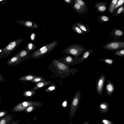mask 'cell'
Masks as SVG:
<instances>
[{
	"label": "cell",
	"mask_w": 124,
	"mask_h": 124,
	"mask_svg": "<svg viewBox=\"0 0 124 124\" xmlns=\"http://www.w3.org/2000/svg\"><path fill=\"white\" fill-rule=\"evenodd\" d=\"M47 69L57 77L62 79L69 77L70 74L73 75L78 71L77 69L70 68L56 58L47 66Z\"/></svg>",
	"instance_id": "1"
},
{
	"label": "cell",
	"mask_w": 124,
	"mask_h": 124,
	"mask_svg": "<svg viewBox=\"0 0 124 124\" xmlns=\"http://www.w3.org/2000/svg\"><path fill=\"white\" fill-rule=\"evenodd\" d=\"M22 39H18L10 43L3 48L0 49V59L6 58L16 49L23 41Z\"/></svg>",
	"instance_id": "2"
},
{
	"label": "cell",
	"mask_w": 124,
	"mask_h": 124,
	"mask_svg": "<svg viewBox=\"0 0 124 124\" xmlns=\"http://www.w3.org/2000/svg\"><path fill=\"white\" fill-rule=\"evenodd\" d=\"M84 47L79 44H75L71 45L66 48L62 52V53L72 55L74 57L79 56L83 54L86 51Z\"/></svg>",
	"instance_id": "3"
},
{
	"label": "cell",
	"mask_w": 124,
	"mask_h": 124,
	"mask_svg": "<svg viewBox=\"0 0 124 124\" xmlns=\"http://www.w3.org/2000/svg\"><path fill=\"white\" fill-rule=\"evenodd\" d=\"M43 105V103L38 101H25L14 106L11 111L15 112H21L24 111L25 109L31 106H35L39 108Z\"/></svg>",
	"instance_id": "4"
},
{
	"label": "cell",
	"mask_w": 124,
	"mask_h": 124,
	"mask_svg": "<svg viewBox=\"0 0 124 124\" xmlns=\"http://www.w3.org/2000/svg\"><path fill=\"white\" fill-rule=\"evenodd\" d=\"M81 97V92L78 91L74 95L71 105L69 119L71 120L74 116L79 105Z\"/></svg>",
	"instance_id": "5"
},
{
	"label": "cell",
	"mask_w": 124,
	"mask_h": 124,
	"mask_svg": "<svg viewBox=\"0 0 124 124\" xmlns=\"http://www.w3.org/2000/svg\"><path fill=\"white\" fill-rule=\"evenodd\" d=\"M58 42V41L54 40L50 42L49 45L46 48L36 53L31 54V57L37 59L42 57L53 50L57 45Z\"/></svg>",
	"instance_id": "6"
},
{
	"label": "cell",
	"mask_w": 124,
	"mask_h": 124,
	"mask_svg": "<svg viewBox=\"0 0 124 124\" xmlns=\"http://www.w3.org/2000/svg\"><path fill=\"white\" fill-rule=\"evenodd\" d=\"M103 48L107 50L113 51L123 48L124 42L119 41L108 42L103 46Z\"/></svg>",
	"instance_id": "7"
},
{
	"label": "cell",
	"mask_w": 124,
	"mask_h": 124,
	"mask_svg": "<svg viewBox=\"0 0 124 124\" xmlns=\"http://www.w3.org/2000/svg\"><path fill=\"white\" fill-rule=\"evenodd\" d=\"M79 58V57H73L71 56L67 55L63 56L61 58L57 59L58 61L69 66L77 64Z\"/></svg>",
	"instance_id": "8"
},
{
	"label": "cell",
	"mask_w": 124,
	"mask_h": 124,
	"mask_svg": "<svg viewBox=\"0 0 124 124\" xmlns=\"http://www.w3.org/2000/svg\"><path fill=\"white\" fill-rule=\"evenodd\" d=\"M105 79L104 74L99 77L96 81V90L98 94L101 95L102 93Z\"/></svg>",
	"instance_id": "9"
},
{
	"label": "cell",
	"mask_w": 124,
	"mask_h": 124,
	"mask_svg": "<svg viewBox=\"0 0 124 124\" xmlns=\"http://www.w3.org/2000/svg\"><path fill=\"white\" fill-rule=\"evenodd\" d=\"M15 22L21 25L30 28H36L38 27L36 23L31 21L20 20L16 21Z\"/></svg>",
	"instance_id": "10"
},
{
	"label": "cell",
	"mask_w": 124,
	"mask_h": 124,
	"mask_svg": "<svg viewBox=\"0 0 124 124\" xmlns=\"http://www.w3.org/2000/svg\"><path fill=\"white\" fill-rule=\"evenodd\" d=\"M21 62V58L16 54L8 60L7 64L8 66L13 67L18 65Z\"/></svg>",
	"instance_id": "11"
},
{
	"label": "cell",
	"mask_w": 124,
	"mask_h": 124,
	"mask_svg": "<svg viewBox=\"0 0 124 124\" xmlns=\"http://www.w3.org/2000/svg\"><path fill=\"white\" fill-rule=\"evenodd\" d=\"M105 89L106 93L108 96H110L115 93V85L111 81L108 80L106 85Z\"/></svg>",
	"instance_id": "12"
},
{
	"label": "cell",
	"mask_w": 124,
	"mask_h": 124,
	"mask_svg": "<svg viewBox=\"0 0 124 124\" xmlns=\"http://www.w3.org/2000/svg\"><path fill=\"white\" fill-rule=\"evenodd\" d=\"M72 8L75 11L80 14H85L88 11L87 7H83L77 3H74Z\"/></svg>",
	"instance_id": "13"
},
{
	"label": "cell",
	"mask_w": 124,
	"mask_h": 124,
	"mask_svg": "<svg viewBox=\"0 0 124 124\" xmlns=\"http://www.w3.org/2000/svg\"><path fill=\"white\" fill-rule=\"evenodd\" d=\"M107 2L97 3L95 5V10L98 12L104 13L107 9Z\"/></svg>",
	"instance_id": "14"
},
{
	"label": "cell",
	"mask_w": 124,
	"mask_h": 124,
	"mask_svg": "<svg viewBox=\"0 0 124 124\" xmlns=\"http://www.w3.org/2000/svg\"><path fill=\"white\" fill-rule=\"evenodd\" d=\"M13 118L14 116L12 114L6 115L0 119V124H11Z\"/></svg>",
	"instance_id": "15"
},
{
	"label": "cell",
	"mask_w": 124,
	"mask_h": 124,
	"mask_svg": "<svg viewBox=\"0 0 124 124\" xmlns=\"http://www.w3.org/2000/svg\"><path fill=\"white\" fill-rule=\"evenodd\" d=\"M30 53L25 49H22L17 54L21 58L22 62L31 58V56Z\"/></svg>",
	"instance_id": "16"
},
{
	"label": "cell",
	"mask_w": 124,
	"mask_h": 124,
	"mask_svg": "<svg viewBox=\"0 0 124 124\" xmlns=\"http://www.w3.org/2000/svg\"><path fill=\"white\" fill-rule=\"evenodd\" d=\"M93 50L92 49L86 51L83 54L82 56L79 58L77 64L80 63L88 58L93 52Z\"/></svg>",
	"instance_id": "17"
},
{
	"label": "cell",
	"mask_w": 124,
	"mask_h": 124,
	"mask_svg": "<svg viewBox=\"0 0 124 124\" xmlns=\"http://www.w3.org/2000/svg\"><path fill=\"white\" fill-rule=\"evenodd\" d=\"M99 107L101 113H106L108 111L109 103L107 102H101L99 104Z\"/></svg>",
	"instance_id": "18"
},
{
	"label": "cell",
	"mask_w": 124,
	"mask_h": 124,
	"mask_svg": "<svg viewBox=\"0 0 124 124\" xmlns=\"http://www.w3.org/2000/svg\"><path fill=\"white\" fill-rule=\"evenodd\" d=\"M52 82V81H45L39 82L35 84V86L31 90L35 91L41 88L46 85L50 84Z\"/></svg>",
	"instance_id": "19"
},
{
	"label": "cell",
	"mask_w": 124,
	"mask_h": 124,
	"mask_svg": "<svg viewBox=\"0 0 124 124\" xmlns=\"http://www.w3.org/2000/svg\"><path fill=\"white\" fill-rule=\"evenodd\" d=\"M37 76L34 74H29L19 78L18 80L21 81L31 82Z\"/></svg>",
	"instance_id": "20"
},
{
	"label": "cell",
	"mask_w": 124,
	"mask_h": 124,
	"mask_svg": "<svg viewBox=\"0 0 124 124\" xmlns=\"http://www.w3.org/2000/svg\"><path fill=\"white\" fill-rule=\"evenodd\" d=\"M75 24L85 33H87L90 32L89 27L86 24H83L80 22H76Z\"/></svg>",
	"instance_id": "21"
},
{
	"label": "cell",
	"mask_w": 124,
	"mask_h": 124,
	"mask_svg": "<svg viewBox=\"0 0 124 124\" xmlns=\"http://www.w3.org/2000/svg\"><path fill=\"white\" fill-rule=\"evenodd\" d=\"M111 35L113 37H119L122 36L124 34V32L121 30L115 28L111 31Z\"/></svg>",
	"instance_id": "22"
},
{
	"label": "cell",
	"mask_w": 124,
	"mask_h": 124,
	"mask_svg": "<svg viewBox=\"0 0 124 124\" xmlns=\"http://www.w3.org/2000/svg\"><path fill=\"white\" fill-rule=\"evenodd\" d=\"M117 1L118 0H112L110 1L108 9V11L110 14L113 13L115 6Z\"/></svg>",
	"instance_id": "23"
},
{
	"label": "cell",
	"mask_w": 124,
	"mask_h": 124,
	"mask_svg": "<svg viewBox=\"0 0 124 124\" xmlns=\"http://www.w3.org/2000/svg\"><path fill=\"white\" fill-rule=\"evenodd\" d=\"M98 18L99 22L102 23L109 22L110 20V17L105 15L98 16Z\"/></svg>",
	"instance_id": "24"
},
{
	"label": "cell",
	"mask_w": 124,
	"mask_h": 124,
	"mask_svg": "<svg viewBox=\"0 0 124 124\" xmlns=\"http://www.w3.org/2000/svg\"><path fill=\"white\" fill-rule=\"evenodd\" d=\"M49 86L44 91L45 92H50L55 90L57 89V86L55 84L52 82L50 84Z\"/></svg>",
	"instance_id": "25"
},
{
	"label": "cell",
	"mask_w": 124,
	"mask_h": 124,
	"mask_svg": "<svg viewBox=\"0 0 124 124\" xmlns=\"http://www.w3.org/2000/svg\"><path fill=\"white\" fill-rule=\"evenodd\" d=\"M36 93V92L35 90H27L24 92L23 95L26 97H30L35 94Z\"/></svg>",
	"instance_id": "26"
},
{
	"label": "cell",
	"mask_w": 124,
	"mask_h": 124,
	"mask_svg": "<svg viewBox=\"0 0 124 124\" xmlns=\"http://www.w3.org/2000/svg\"><path fill=\"white\" fill-rule=\"evenodd\" d=\"M72 29L75 33L79 34L84 35L85 33L75 24L72 25Z\"/></svg>",
	"instance_id": "27"
},
{
	"label": "cell",
	"mask_w": 124,
	"mask_h": 124,
	"mask_svg": "<svg viewBox=\"0 0 124 124\" xmlns=\"http://www.w3.org/2000/svg\"><path fill=\"white\" fill-rule=\"evenodd\" d=\"M36 48L35 45L31 42L28 43L25 48V50L30 52L35 49Z\"/></svg>",
	"instance_id": "28"
},
{
	"label": "cell",
	"mask_w": 124,
	"mask_h": 124,
	"mask_svg": "<svg viewBox=\"0 0 124 124\" xmlns=\"http://www.w3.org/2000/svg\"><path fill=\"white\" fill-rule=\"evenodd\" d=\"M124 13V5L118 8L117 9L114 11L113 16H117L121 14Z\"/></svg>",
	"instance_id": "29"
},
{
	"label": "cell",
	"mask_w": 124,
	"mask_h": 124,
	"mask_svg": "<svg viewBox=\"0 0 124 124\" xmlns=\"http://www.w3.org/2000/svg\"><path fill=\"white\" fill-rule=\"evenodd\" d=\"M46 81L45 79L43 77L37 76L31 82L36 84L39 82Z\"/></svg>",
	"instance_id": "30"
},
{
	"label": "cell",
	"mask_w": 124,
	"mask_h": 124,
	"mask_svg": "<svg viewBox=\"0 0 124 124\" xmlns=\"http://www.w3.org/2000/svg\"><path fill=\"white\" fill-rule=\"evenodd\" d=\"M99 60L104 62L108 65H111L114 62L113 60L110 58L100 59H99Z\"/></svg>",
	"instance_id": "31"
},
{
	"label": "cell",
	"mask_w": 124,
	"mask_h": 124,
	"mask_svg": "<svg viewBox=\"0 0 124 124\" xmlns=\"http://www.w3.org/2000/svg\"><path fill=\"white\" fill-rule=\"evenodd\" d=\"M36 106L34 105L30 106L25 109L24 111L26 113H31L33 112L37 108Z\"/></svg>",
	"instance_id": "32"
},
{
	"label": "cell",
	"mask_w": 124,
	"mask_h": 124,
	"mask_svg": "<svg viewBox=\"0 0 124 124\" xmlns=\"http://www.w3.org/2000/svg\"><path fill=\"white\" fill-rule=\"evenodd\" d=\"M115 54L116 55L122 57L124 56V49H119L116 50Z\"/></svg>",
	"instance_id": "33"
},
{
	"label": "cell",
	"mask_w": 124,
	"mask_h": 124,
	"mask_svg": "<svg viewBox=\"0 0 124 124\" xmlns=\"http://www.w3.org/2000/svg\"><path fill=\"white\" fill-rule=\"evenodd\" d=\"M74 3H77L79 5L83 7H87L86 2L84 0H73Z\"/></svg>",
	"instance_id": "34"
},
{
	"label": "cell",
	"mask_w": 124,
	"mask_h": 124,
	"mask_svg": "<svg viewBox=\"0 0 124 124\" xmlns=\"http://www.w3.org/2000/svg\"><path fill=\"white\" fill-rule=\"evenodd\" d=\"M124 3V0H118L114 8V11L119 7L121 6Z\"/></svg>",
	"instance_id": "35"
},
{
	"label": "cell",
	"mask_w": 124,
	"mask_h": 124,
	"mask_svg": "<svg viewBox=\"0 0 124 124\" xmlns=\"http://www.w3.org/2000/svg\"><path fill=\"white\" fill-rule=\"evenodd\" d=\"M101 123L104 124H115L110 120L105 119H102L101 121Z\"/></svg>",
	"instance_id": "36"
},
{
	"label": "cell",
	"mask_w": 124,
	"mask_h": 124,
	"mask_svg": "<svg viewBox=\"0 0 124 124\" xmlns=\"http://www.w3.org/2000/svg\"><path fill=\"white\" fill-rule=\"evenodd\" d=\"M50 44V43L48 44H47L45 45L44 46L42 47H41V48L38 49L36 51H35L33 52L32 54H35L36 53H38L42 50L46 48Z\"/></svg>",
	"instance_id": "37"
},
{
	"label": "cell",
	"mask_w": 124,
	"mask_h": 124,
	"mask_svg": "<svg viewBox=\"0 0 124 124\" xmlns=\"http://www.w3.org/2000/svg\"><path fill=\"white\" fill-rule=\"evenodd\" d=\"M62 107L64 108H67L68 107V101L67 99L64 100L61 104Z\"/></svg>",
	"instance_id": "38"
},
{
	"label": "cell",
	"mask_w": 124,
	"mask_h": 124,
	"mask_svg": "<svg viewBox=\"0 0 124 124\" xmlns=\"http://www.w3.org/2000/svg\"><path fill=\"white\" fill-rule=\"evenodd\" d=\"M8 111L7 110H1L0 111V119L7 114Z\"/></svg>",
	"instance_id": "39"
},
{
	"label": "cell",
	"mask_w": 124,
	"mask_h": 124,
	"mask_svg": "<svg viewBox=\"0 0 124 124\" xmlns=\"http://www.w3.org/2000/svg\"><path fill=\"white\" fill-rule=\"evenodd\" d=\"M30 39L32 41H34L36 38V35L35 32H32L30 36Z\"/></svg>",
	"instance_id": "40"
},
{
	"label": "cell",
	"mask_w": 124,
	"mask_h": 124,
	"mask_svg": "<svg viewBox=\"0 0 124 124\" xmlns=\"http://www.w3.org/2000/svg\"><path fill=\"white\" fill-rule=\"evenodd\" d=\"M63 1L66 3L72 6L74 5L73 0H63Z\"/></svg>",
	"instance_id": "41"
},
{
	"label": "cell",
	"mask_w": 124,
	"mask_h": 124,
	"mask_svg": "<svg viewBox=\"0 0 124 124\" xmlns=\"http://www.w3.org/2000/svg\"><path fill=\"white\" fill-rule=\"evenodd\" d=\"M20 121V120H13V122L11 124H18Z\"/></svg>",
	"instance_id": "42"
},
{
	"label": "cell",
	"mask_w": 124,
	"mask_h": 124,
	"mask_svg": "<svg viewBox=\"0 0 124 124\" xmlns=\"http://www.w3.org/2000/svg\"><path fill=\"white\" fill-rule=\"evenodd\" d=\"M5 80L4 78L0 74V82H3L5 81Z\"/></svg>",
	"instance_id": "43"
},
{
	"label": "cell",
	"mask_w": 124,
	"mask_h": 124,
	"mask_svg": "<svg viewBox=\"0 0 124 124\" xmlns=\"http://www.w3.org/2000/svg\"><path fill=\"white\" fill-rule=\"evenodd\" d=\"M89 122L88 121L85 122L81 124H89Z\"/></svg>",
	"instance_id": "44"
},
{
	"label": "cell",
	"mask_w": 124,
	"mask_h": 124,
	"mask_svg": "<svg viewBox=\"0 0 124 124\" xmlns=\"http://www.w3.org/2000/svg\"><path fill=\"white\" fill-rule=\"evenodd\" d=\"M1 97L0 96V102L1 101Z\"/></svg>",
	"instance_id": "45"
},
{
	"label": "cell",
	"mask_w": 124,
	"mask_h": 124,
	"mask_svg": "<svg viewBox=\"0 0 124 124\" xmlns=\"http://www.w3.org/2000/svg\"><path fill=\"white\" fill-rule=\"evenodd\" d=\"M27 124H31V123H29V122H28Z\"/></svg>",
	"instance_id": "46"
},
{
	"label": "cell",
	"mask_w": 124,
	"mask_h": 124,
	"mask_svg": "<svg viewBox=\"0 0 124 124\" xmlns=\"http://www.w3.org/2000/svg\"><path fill=\"white\" fill-rule=\"evenodd\" d=\"M72 124V122H70L69 123V124Z\"/></svg>",
	"instance_id": "47"
},
{
	"label": "cell",
	"mask_w": 124,
	"mask_h": 124,
	"mask_svg": "<svg viewBox=\"0 0 124 124\" xmlns=\"http://www.w3.org/2000/svg\"><path fill=\"white\" fill-rule=\"evenodd\" d=\"M104 124L101 123L96 124Z\"/></svg>",
	"instance_id": "48"
}]
</instances>
